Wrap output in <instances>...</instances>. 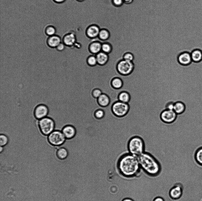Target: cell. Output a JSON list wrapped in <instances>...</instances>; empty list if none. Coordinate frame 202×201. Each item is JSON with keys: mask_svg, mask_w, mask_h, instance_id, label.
Here are the masks:
<instances>
[{"mask_svg": "<svg viewBox=\"0 0 202 201\" xmlns=\"http://www.w3.org/2000/svg\"><path fill=\"white\" fill-rule=\"evenodd\" d=\"M117 167L119 174L127 179L138 177L141 173L137 157L130 153L125 154L120 158Z\"/></svg>", "mask_w": 202, "mask_h": 201, "instance_id": "obj_1", "label": "cell"}, {"mask_svg": "<svg viewBox=\"0 0 202 201\" xmlns=\"http://www.w3.org/2000/svg\"><path fill=\"white\" fill-rule=\"evenodd\" d=\"M141 169L148 175L156 177L161 170L160 163L153 156L144 152L137 157Z\"/></svg>", "mask_w": 202, "mask_h": 201, "instance_id": "obj_2", "label": "cell"}, {"mask_svg": "<svg viewBox=\"0 0 202 201\" xmlns=\"http://www.w3.org/2000/svg\"><path fill=\"white\" fill-rule=\"evenodd\" d=\"M128 148L130 154L137 157L145 152L144 142L141 137L134 136L130 140Z\"/></svg>", "mask_w": 202, "mask_h": 201, "instance_id": "obj_3", "label": "cell"}, {"mask_svg": "<svg viewBox=\"0 0 202 201\" xmlns=\"http://www.w3.org/2000/svg\"><path fill=\"white\" fill-rule=\"evenodd\" d=\"M38 125L41 132L44 135L48 136L54 130V121L49 117L39 120Z\"/></svg>", "mask_w": 202, "mask_h": 201, "instance_id": "obj_4", "label": "cell"}, {"mask_svg": "<svg viewBox=\"0 0 202 201\" xmlns=\"http://www.w3.org/2000/svg\"><path fill=\"white\" fill-rule=\"evenodd\" d=\"M132 62L124 59L119 60L116 64V69L120 75L125 76L129 75L132 72L134 68Z\"/></svg>", "mask_w": 202, "mask_h": 201, "instance_id": "obj_5", "label": "cell"}, {"mask_svg": "<svg viewBox=\"0 0 202 201\" xmlns=\"http://www.w3.org/2000/svg\"><path fill=\"white\" fill-rule=\"evenodd\" d=\"M49 142L56 146H60L65 141L66 138L62 131L54 130L47 136Z\"/></svg>", "mask_w": 202, "mask_h": 201, "instance_id": "obj_6", "label": "cell"}, {"mask_svg": "<svg viewBox=\"0 0 202 201\" xmlns=\"http://www.w3.org/2000/svg\"><path fill=\"white\" fill-rule=\"evenodd\" d=\"M128 104L119 101L114 102L112 106L113 113L116 116L121 117L126 115L129 110Z\"/></svg>", "mask_w": 202, "mask_h": 201, "instance_id": "obj_7", "label": "cell"}, {"mask_svg": "<svg viewBox=\"0 0 202 201\" xmlns=\"http://www.w3.org/2000/svg\"><path fill=\"white\" fill-rule=\"evenodd\" d=\"M177 115L173 110L166 109L162 112L160 118L162 121L164 123H170L175 121Z\"/></svg>", "mask_w": 202, "mask_h": 201, "instance_id": "obj_8", "label": "cell"}, {"mask_svg": "<svg viewBox=\"0 0 202 201\" xmlns=\"http://www.w3.org/2000/svg\"><path fill=\"white\" fill-rule=\"evenodd\" d=\"M183 192V187L180 183H177L170 190L169 195L172 199L178 200L181 197Z\"/></svg>", "mask_w": 202, "mask_h": 201, "instance_id": "obj_9", "label": "cell"}, {"mask_svg": "<svg viewBox=\"0 0 202 201\" xmlns=\"http://www.w3.org/2000/svg\"><path fill=\"white\" fill-rule=\"evenodd\" d=\"M49 113L47 107L45 105L41 104L37 106L34 111V115L35 118L40 120L47 116Z\"/></svg>", "mask_w": 202, "mask_h": 201, "instance_id": "obj_10", "label": "cell"}, {"mask_svg": "<svg viewBox=\"0 0 202 201\" xmlns=\"http://www.w3.org/2000/svg\"><path fill=\"white\" fill-rule=\"evenodd\" d=\"M76 35L73 33H70L65 35L62 39V42L66 46L72 47L76 42Z\"/></svg>", "mask_w": 202, "mask_h": 201, "instance_id": "obj_11", "label": "cell"}, {"mask_svg": "<svg viewBox=\"0 0 202 201\" xmlns=\"http://www.w3.org/2000/svg\"><path fill=\"white\" fill-rule=\"evenodd\" d=\"M102 43L96 41L91 42L88 46L89 52L92 55H96L101 51Z\"/></svg>", "mask_w": 202, "mask_h": 201, "instance_id": "obj_12", "label": "cell"}, {"mask_svg": "<svg viewBox=\"0 0 202 201\" xmlns=\"http://www.w3.org/2000/svg\"><path fill=\"white\" fill-rule=\"evenodd\" d=\"M98 65L104 66L107 64L109 60V55L101 51L96 55Z\"/></svg>", "mask_w": 202, "mask_h": 201, "instance_id": "obj_13", "label": "cell"}, {"mask_svg": "<svg viewBox=\"0 0 202 201\" xmlns=\"http://www.w3.org/2000/svg\"><path fill=\"white\" fill-rule=\"evenodd\" d=\"M62 132L66 139H71L74 137L76 134L75 128L72 126L69 125L63 128Z\"/></svg>", "mask_w": 202, "mask_h": 201, "instance_id": "obj_14", "label": "cell"}, {"mask_svg": "<svg viewBox=\"0 0 202 201\" xmlns=\"http://www.w3.org/2000/svg\"><path fill=\"white\" fill-rule=\"evenodd\" d=\"M99 27L96 25L89 26L86 31L88 37L91 39H94L98 36L100 31Z\"/></svg>", "mask_w": 202, "mask_h": 201, "instance_id": "obj_15", "label": "cell"}, {"mask_svg": "<svg viewBox=\"0 0 202 201\" xmlns=\"http://www.w3.org/2000/svg\"><path fill=\"white\" fill-rule=\"evenodd\" d=\"M61 39L59 36L54 35L50 36L46 41L47 45L51 48H56L57 46L61 42Z\"/></svg>", "mask_w": 202, "mask_h": 201, "instance_id": "obj_16", "label": "cell"}, {"mask_svg": "<svg viewBox=\"0 0 202 201\" xmlns=\"http://www.w3.org/2000/svg\"><path fill=\"white\" fill-rule=\"evenodd\" d=\"M178 60L180 64L184 65H189L192 61L191 55L187 52L180 54L178 57Z\"/></svg>", "mask_w": 202, "mask_h": 201, "instance_id": "obj_17", "label": "cell"}, {"mask_svg": "<svg viewBox=\"0 0 202 201\" xmlns=\"http://www.w3.org/2000/svg\"><path fill=\"white\" fill-rule=\"evenodd\" d=\"M110 85L114 89L119 90L123 87V82L120 77L116 76L112 78L110 81Z\"/></svg>", "mask_w": 202, "mask_h": 201, "instance_id": "obj_18", "label": "cell"}, {"mask_svg": "<svg viewBox=\"0 0 202 201\" xmlns=\"http://www.w3.org/2000/svg\"><path fill=\"white\" fill-rule=\"evenodd\" d=\"M98 104L101 106L105 107L110 104V98L109 96L106 93H103L97 99Z\"/></svg>", "mask_w": 202, "mask_h": 201, "instance_id": "obj_19", "label": "cell"}, {"mask_svg": "<svg viewBox=\"0 0 202 201\" xmlns=\"http://www.w3.org/2000/svg\"><path fill=\"white\" fill-rule=\"evenodd\" d=\"M186 110V106L183 103L178 101L174 103L173 110L177 115L184 113Z\"/></svg>", "mask_w": 202, "mask_h": 201, "instance_id": "obj_20", "label": "cell"}, {"mask_svg": "<svg viewBox=\"0 0 202 201\" xmlns=\"http://www.w3.org/2000/svg\"><path fill=\"white\" fill-rule=\"evenodd\" d=\"M56 149H57L56 155L59 159L62 160L67 158L68 155V152L65 148L61 147L58 149L56 148Z\"/></svg>", "mask_w": 202, "mask_h": 201, "instance_id": "obj_21", "label": "cell"}, {"mask_svg": "<svg viewBox=\"0 0 202 201\" xmlns=\"http://www.w3.org/2000/svg\"><path fill=\"white\" fill-rule=\"evenodd\" d=\"M194 159L197 164L202 167V146L198 148L195 151Z\"/></svg>", "mask_w": 202, "mask_h": 201, "instance_id": "obj_22", "label": "cell"}, {"mask_svg": "<svg viewBox=\"0 0 202 201\" xmlns=\"http://www.w3.org/2000/svg\"><path fill=\"white\" fill-rule=\"evenodd\" d=\"M118 99L119 101L127 103L130 101V96L128 92L122 91L118 94Z\"/></svg>", "mask_w": 202, "mask_h": 201, "instance_id": "obj_23", "label": "cell"}, {"mask_svg": "<svg viewBox=\"0 0 202 201\" xmlns=\"http://www.w3.org/2000/svg\"><path fill=\"white\" fill-rule=\"evenodd\" d=\"M192 60L195 62H198L202 59V53L200 50H196L191 53Z\"/></svg>", "mask_w": 202, "mask_h": 201, "instance_id": "obj_24", "label": "cell"}, {"mask_svg": "<svg viewBox=\"0 0 202 201\" xmlns=\"http://www.w3.org/2000/svg\"><path fill=\"white\" fill-rule=\"evenodd\" d=\"M87 65L91 67H94L98 65L96 55L91 54L88 56L86 59Z\"/></svg>", "mask_w": 202, "mask_h": 201, "instance_id": "obj_25", "label": "cell"}, {"mask_svg": "<svg viewBox=\"0 0 202 201\" xmlns=\"http://www.w3.org/2000/svg\"><path fill=\"white\" fill-rule=\"evenodd\" d=\"M112 50V46L109 42H104L102 43L101 51L109 55L111 53Z\"/></svg>", "mask_w": 202, "mask_h": 201, "instance_id": "obj_26", "label": "cell"}, {"mask_svg": "<svg viewBox=\"0 0 202 201\" xmlns=\"http://www.w3.org/2000/svg\"><path fill=\"white\" fill-rule=\"evenodd\" d=\"M110 33L109 31L106 29H102L100 30L98 37L102 41L108 40L110 37Z\"/></svg>", "mask_w": 202, "mask_h": 201, "instance_id": "obj_27", "label": "cell"}, {"mask_svg": "<svg viewBox=\"0 0 202 201\" xmlns=\"http://www.w3.org/2000/svg\"><path fill=\"white\" fill-rule=\"evenodd\" d=\"M103 93L101 89L95 88H93L91 92L92 96L94 98L97 99Z\"/></svg>", "mask_w": 202, "mask_h": 201, "instance_id": "obj_28", "label": "cell"}, {"mask_svg": "<svg viewBox=\"0 0 202 201\" xmlns=\"http://www.w3.org/2000/svg\"><path fill=\"white\" fill-rule=\"evenodd\" d=\"M56 32V28L52 26H48L45 30L46 34L49 36L55 35Z\"/></svg>", "mask_w": 202, "mask_h": 201, "instance_id": "obj_29", "label": "cell"}, {"mask_svg": "<svg viewBox=\"0 0 202 201\" xmlns=\"http://www.w3.org/2000/svg\"><path fill=\"white\" fill-rule=\"evenodd\" d=\"M0 146H4L8 143L9 139L8 137L4 134H0Z\"/></svg>", "mask_w": 202, "mask_h": 201, "instance_id": "obj_30", "label": "cell"}, {"mask_svg": "<svg viewBox=\"0 0 202 201\" xmlns=\"http://www.w3.org/2000/svg\"><path fill=\"white\" fill-rule=\"evenodd\" d=\"M123 59L132 62L134 59V57L132 53L127 52L124 55Z\"/></svg>", "mask_w": 202, "mask_h": 201, "instance_id": "obj_31", "label": "cell"}, {"mask_svg": "<svg viewBox=\"0 0 202 201\" xmlns=\"http://www.w3.org/2000/svg\"><path fill=\"white\" fill-rule=\"evenodd\" d=\"M95 116L96 118L101 119L103 118L104 116V111L101 109L98 110L95 112Z\"/></svg>", "mask_w": 202, "mask_h": 201, "instance_id": "obj_32", "label": "cell"}, {"mask_svg": "<svg viewBox=\"0 0 202 201\" xmlns=\"http://www.w3.org/2000/svg\"><path fill=\"white\" fill-rule=\"evenodd\" d=\"M66 45L62 42H61L56 47V50L59 52H62L65 50Z\"/></svg>", "mask_w": 202, "mask_h": 201, "instance_id": "obj_33", "label": "cell"}, {"mask_svg": "<svg viewBox=\"0 0 202 201\" xmlns=\"http://www.w3.org/2000/svg\"><path fill=\"white\" fill-rule=\"evenodd\" d=\"M112 1L114 5L118 7L121 6L124 3L123 0H112Z\"/></svg>", "mask_w": 202, "mask_h": 201, "instance_id": "obj_34", "label": "cell"}, {"mask_svg": "<svg viewBox=\"0 0 202 201\" xmlns=\"http://www.w3.org/2000/svg\"><path fill=\"white\" fill-rule=\"evenodd\" d=\"M174 103L171 102L168 103L166 106V109L173 110Z\"/></svg>", "mask_w": 202, "mask_h": 201, "instance_id": "obj_35", "label": "cell"}, {"mask_svg": "<svg viewBox=\"0 0 202 201\" xmlns=\"http://www.w3.org/2000/svg\"><path fill=\"white\" fill-rule=\"evenodd\" d=\"M153 201H164V200L161 197H159L154 198Z\"/></svg>", "mask_w": 202, "mask_h": 201, "instance_id": "obj_36", "label": "cell"}, {"mask_svg": "<svg viewBox=\"0 0 202 201\" xmlns=\"http://www.w3.org/2000/svg\"><path fill=\"white\" fill-rule=\"evenodd\" d=\"M124 3L126 4H130L132 3L134 0H123Z\"/></svg>", "mask_w": 202, "mask_h": 201, "instance_id": "obj_37", "label": "cell"}, {"mask_svg": "<svg viewBox=\"0 0 202 201\" xmlns=\"http://www.w3.org/2000/svg\"><path fill=\"white\" fill-rule=\"evenodd\" d=\"M122 201H134L132 199L126 197L124 198Z\"/></svg>", "mask_w": 202, "mask_h": 201, "instance_id": "obj_38", "label": "cell"}, {"mask_svg": "<svg viewBox=\"0 0 202 201\" xmlns=\"http://www.w3.org/2000/svg\"><path fill=\"white\" fill-rule=\"evenodd\" d=\"M55 2L61 3L64 2L66 0H53Z\"/></svg>", "mask_w": 202, "mask_h": 201, "instance_id": "obj_39", "label": "cell"}, {"mask_svg": "<svg viewBox=\"0 0 202 201\" xmlns=\"http://www.w3.org/2000/svg\"><path fill=\"white\" fill-rule=\"evenodd\" d=\"M0 153H1L4 150V147L3 146H0Z\"/></svg>", "mask_w": 202, "mask_h": 201, "instance_id": "obj_40", "label": "cell"}, {"mask_svg": "<svg viewBox=\"0 0 202 201\" xmlns=\"http://www.w3.org/2000/svg\"><path fill=\"white\" fill-rule=\"evenodd\" d=\"M79 2H82L84 1L85 0H76Z\"/></svg>", "mask_w": 202, "mask_h": 201, "instance_id": "obj_41", "label": "cell"}, {"mask_svg": "<svg viewBox=\"0 0 202 201\" xmlns=\"http://www.w3.org/2000/svg\"></svg>", "mask_w": 202, "mask_h": 201, "instance_id": "obj_42", "label": "cell"}]
</instances>
